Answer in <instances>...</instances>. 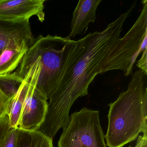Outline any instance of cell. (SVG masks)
<instances>
[{
  "label": "cell",
  "instance_id": "cell-1",
  "mask_svg": "<svg viewBox=\"0 0 147 147\" xmlns=\"http://www.w3.org/2000/svg\"><path fill=\"white\" fill-rule=\"evenodd\" d=\"M135 5L134 3L104 30L74 40L39 131L53 139L60 129L67 128L71 107L78 98L87 95L89 85L100 74L106 59L121 38L123 26Z\"/></svg>",
  "mask_w": 147,
  "mask_h": 147
},
{
  "label": "cell",
  "instance_id": "cell-11",
  "mask_svg": "<svg viewBox=\"0 0 147 147\" xmlns=\"http://www.w3.org/2000/svg\"><path fill=\"white\" fill-rule=\"evenodd\" d=\"M32 69L33 65L24 77L18 92L11 99L7 113L11 128H18L21 110L30 88Z\"/></svg>",
  "mask_w": 147,
  "mask_h": 147
},
{
  "label": "cell",
  "instance_id": "cell-10",
  "mask_svg": "<svg viewBox=\"0 0 147 147\" xmlns=\"http://www.w3.org/2000/svg\"><path fill=\"white\" fill-rule=\"evenodd\" d=\"M20 38L34 39L29 20L0 19V55L12 41Z\"/></svg>",
  "mask_w": 147,
  "mask_h": 147
},
{
  "label": "cell",
  "instance_id": "cell-13",
  "mask_svg": "<svg viewBox=\"0 0 147 147\" xmlns=\"http://www.w3.org/2000/svg\"><path fill=\"white\" fill-rule=\"evenodd\" d=\"M23 80L15 72L0 75V89L11 99L18 92Z\"/></svg>",
  "mask_w": 147,
  "mask_h": 147
},
{
  "label": "cell",
  "instance_id": "cell-6",
  "mask_svg": "<svg viewBox=\"0 0 147 147\" xmlns=\"http://www.w3.org/2000/svg\"><path fill=\"white\" fill-rule=\"evenodd\" d=\"M41 68L40 60L37 58L33 64L30 88L22 107L18 125V128L23 130H38L46 117L47 100L36 88Z\"/></svg>",
  "mask_w": 147,
  "mask_h": 147
},
{
  "label": "cell",
  "instance_id": "cell-12",
  "mask_svg": "<svg viewBox=\"0 0 147 147\" xmlns=\"http://www.w3.org/2000/svg\"><path fill=\"white\" fill-rule=\"evenodd\" d=\"M17 147H54L53 139L39 130L27 131L18 129Z\"/></svg>",
  "mask_w": 147,
  "mask_h": 147
},
{
  "label": "cell",
  "instance_id": "cell-5",
  "mask_svg": "<svg viewBox=\"0 0 147 147\" xmlns=\"http://www.w3.org/2000/svg\"><path fill=\"white\" fill-rule=\"evenodd\" d=\"M99 112L86 107L71 114L67 127L63 131L58 147H107Z\"/></svg>",
  "mask_w": 147,
  "mask_h": 147
},
{
  "label": "cell",
  "instance_id": "cell-16",
  "mask_svg": "<svg viewBox=\"0 0 147 147\" xmlns=\"http://www.w3.org/2000/svg\"><path fill=\"white\" fill-rule=\"evenodd\" d=\"M11 99L0 89V119L7 114Z\"/></svg>",
  "mask_w": 147,
  "mask_h": 147
},
{
  "label": "cell",
  "instance_id": "cell-3",
  "mask_svg": "<svg viewBox=\"0 0 147 147\" xmlns=\"http://www.w3.org/2000/svg\"><path fill=\"white\" fill-rule=\"evenodd\" d=\"M74 40L69 36L39 35L34 39L15 73L24 79L36 60L41 72L36 88L47 100L52 97L60 81L64 63Z\"/></svg>",
  "mask_w": 147,
  "mask_h": 147
},
{
  "label": "cell",
  "instance_id": "cell-9",
  "mask_svg": "<svg viewBox=\"0 0 147 147\" xmlns=\"http://www.w3.org/2000/svg\"><path fill=\"white\" fill-rule=\"evenodd\" d=\"M101 0H80L74 11L71 20V32L69 36L86 32L89 23H94L96 18V10Z\"/></svg>",
  "mask_w": 147,
  "mask_h": 147
},
{
  "label": "cell",
  "instance_id": "cell-8",
  "mask_svg": "<svg viewBox=\"0 0 147 147\" xmlns=\"http://www.w3.org/2000/svg\"><path fill=\"white\" fill-rule=\"evenodd\" d=\"M34 39H17L8 45L0 55V75L13 73L18 68Z\"/></svg>",
  "mask_w": 147,
  "mask_h": 147
},
{
  "label": "cell",
  "instance_id": "cell-18",
  "mask_svg": "<svg viewBox=\"0 0 147 147\" xmlns=\"http://www.w3.org/2000/svg\"><path fill=\"white\" fill-rule=\"evenodd\" d=\"M147 139V134L143 135V136H138L136 145L133 147H142L143 143L145 140ZM129 147H131V145L129 146Z\"/></svg>",
  "mask_w": 147,
  "mask_h": 147
},
{
  "label": "cell",
  "instance_id": "cell-17",
  "mask_svg": "<svg viewBox=\"0 0 147 147\" xmlns=\"http://www.w3.org/2000/svg\"><path fill=\"white\" fill-rule=\"evenodd\" d=\"M136 67L142 71L144 75H147V49L143 51L140 59L138 61Z\"/></svg>",
  "mask_w": 147,
  "mask_h": 147
},
{
  "label": "cell",
  "instance_id": "cell-2",
  "mask_svg": "<svg viewBox=\"0 0 147 147\" xmlns=\"http://www.w3.org/2000/svg\"><path fill=\"white\" fill-rule=\"evenodd\" d=\"M141 70L132 76L128 89L108 105V124L105 135L109 147H123L141 132L147 134V88Z\"/></svg>",
  "mask_w": 147,
  "mask_h": 147
},
{
  "label": "cell",
  "instance_id": "cell-15",
  "mask_svg": "<svg viewBox=\"0 0 147 147\" xmlns=\"http://www.w3.org/2000/svg\"><path fill=\"white\" fill-rule=\"evenodd\" d=\"M10 129L9 117L7 114L0 119V147L2 144L6 135Z\"/></svg>",
  "mask_w": 147,
  "mask_h": 147
},
{
  "label": "cell",
  "instance_id": "cell-4",
  "mask_svg": "<svg viewBox=\"0 0 147 147\" xmlns=\"http://www.w3.org/2000/svg\"><path fill=\"white\" fill-rule=\"evenodd\" d=\"M142 3L143 8L139 17L108 55L100 74L113 70H122L126 76L133 74V66L142 52L141 45L147 35V1L144 0Z\"/></svg>",
  "mask_w": 147,
  "mask_h": 147
},
{
  "label": "cell",
  "instance_id": "cell-7",
  "mask_svg": "<svg viewBox=\"0 0 147 147\" xmlns=\"http://www.w3.org/2000/svg\"><path fill=\"white\" fill-rule=\"evenodd\" d=\"M45 0H0V19L29 20L33 16L44 20Z\"/></svg>",
  "mask_w": 147,
  "mask_h": 147
},
{
  "label": "cell",
  "instance_id": "cell-14",
  "mask_svg": "<svg viewBox=\"0 0 147 147\" xmlns=\"http://www.w3.org/2000/svg\"><path fill=\"white\" fill-rule=\"evenodd\" d=\"M18 129L11 128L9 129L0 147H17Z\"/></svg>",
  "mask_w": 147,
  "mask_h": 147
}]
</instances>
